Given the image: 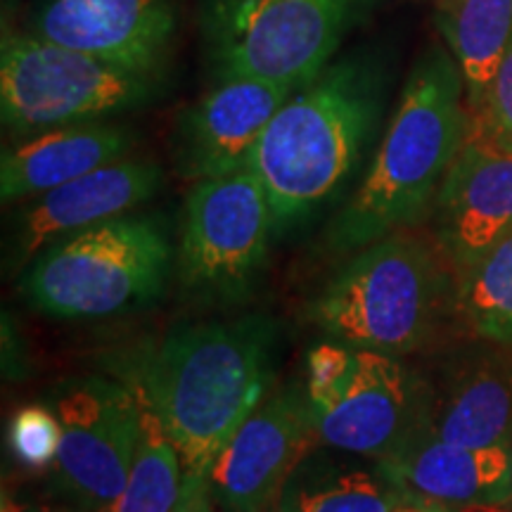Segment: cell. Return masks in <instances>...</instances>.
I'll return each mask as SVG.
<instances>
[{
	"mask_svg": "<svg viewBox=\"0 0 512 512\" xmlns=\"http://www.w3.org/2000/svg\"><path fill=\"white\" fill-rule=\"evenodd\" d=\"M275 332L266 316L185 325L169 332L138 366L133 384L174 439L185 479H207L226 441L264 401Z\"/></svg>",
	"mask_w": 512,
	"mask_h": 512,
	"instance_id": "cell-1",
	"label": "cell"
},
{
	"mask_svg": "<svg viewBox=\"0 0 512 512\" xmlns=\"http://www.w3.org/2000/svg\"><path fill=\"white\" fill-rule=\"evenodd\" d=\"M467 133L470 110L463 74L456 57L432 46L413 64L366 181L330 223V245L356 252L413 228L437 200Z\"/></svg>",
	"mask_w": 512,
	"mask_h": 512,
	"instance_id": "cell-2",
	"label": "cell"
},
{
	"mask_svg": "<svg viewBox=\"0 0 512 512\" xmlns=\"http://www.w3.org/2000/svg\"><path fill=\"white\" fill-rule=\"evenodd\" d=\"M384 107V76L368 57L328 64L275 112L247 166L268 192L278 230L311 216L347 183Z\"/></svg>",
	"mask_w": 512,
	"mask_h": 512,
	"instance_id": "cell-3",
	"label": "cell"
},
{
	"mask_svg": "<svg viewBox=\"0 0 512 512\" xmlns=\"http://www.w3.org/2000/svg\"><path fill=\"white\" fill-rule=\"evenodd\" d=\"M356 252L313 302L325 335L399 358L432 344L458 309V271L439 240L399 230Z\"/></svg>",
	"mask_w": 512,
	"mask_h": 512,
	"instance_id": "cell-4",
	"label": "cell"
},
{
	"mask_svg": "<svg viewBox=\"0 0 512 512\" xmlns=\"http://www.w3.org/2000/svg\"><path fill=\"white\" fill-rule=\"evenodd\" d=\"M171 247L157 221L119 216L53 242L31 261L22 292L55 318H102L164 290Z\"/></svg>",
	"mask_w": 512,
	"mask_h": 512,
	"instance_id": "cell-5",
	"label": "cell"
},
{
	"mask_svg": "<svg viewBox=\"0 0 512 512\" xmlns=\"http://www.w3.org/2000/svg\"><path fill=\"white\" fill-rule=\"evenodd\" d=\"M157 74L117 67L36 34H10L0 50L5 128L38 133L133 110L155 93Z\"/></svg>",
	"mask_w": 512,
	"mask_h": 512,
	"instance_id": "cell-6",
	"label": "cell"
},
{
	"mask_svg": "<svg viewBox=\"0 0 512 512\" xmlns=\"http://www.w3.org/2000/svg\"><path fill=\"white\" fill-rule=\"evenodd\" d=\"M349 0H221L219 74L283 83L316 81L335 55Z\"/></svg>",
	"mask_w": 512,
	"mask_h": 512,
	"instance_id": "cell-7",
	"label": "cell"
},
{
	"mask_svg": "<svg viewBox=\"0 0 512 512\" xmlns=\"http://www.w3.org/2000/svg\"><path fill=\"white\" fill-rule=\"evenodd\" d=\"M273 230L268 192L249 166L197 181L185 200L181 278L197 290L238 294L266 261Z\"/></svg>",
	"mask_w": 512,
	"mask_h": 512,
	"instance_id": "cell-8",
	"label": "cell"
},
{
	"mask_svg": "<svg viewBox=\"0 0 512 512\" xmlns=\"http://www.w3.org/2000/svg\"><path fill=\"white\" fill-rule=\"evenodd\" d=\"M62 439L55 486L86 512H105L124 491L138 439V396L105 377L74 380L57 394Z\"/></svg>",
	"mask_w": 512,
	"mask_h": 512,
	"instance_id": "cell-9",
	"label": "cell"
},
{
	"mask_svg": "<svg viewBox=\"0 0 512 512\" xmlns=\"http://www.w3.org/2000/svg\"><path fill=\"white\" fill-rule=\"evenodd\" d=\"M316 444V415L304 387L264 396L209 465L211 501L223 512H264Z\"/></svg>",
	"mask_w": 512,
	"mask_h": 512,
	"instance_id": "cell-10",
	"label": "cell"
},
{
	"mask_svg": "<svg viewBox=\"0 0 512 512\" xmlns=\"http://www.w3.org/2000/svg\"><path fill=\"white\" fill-rule=\"evenodd\" d=\"M427 411L425 384L399 356L356 349L354 366L335 399L313 415L325 448L382 460L425 430Z\"/></svg>",
	"mask_w": 512,
	"mask_h": 512,
	"instance_id": "cell-11",
	"label": "cell"
},
{
	"mask_svg": "<svg viewBox=\"0 0 512 512\" xmlns=\"http://www.w3.org/2000/svg\"><path fill=\"white\" fill-rule=\"evenodd\" d=\"M292 88L249 76H223L219 86L202 95L178 117L174 159L178 174L204 181L247 166L275 112Z\"/></svg>",
	"mask_w": 512,
	"mask_h": 512,
	"instance_id": "cell-12",
	"label": "cell"
},
{
	"mask_svg": "<svg viewBox=\"0 0 512 512\" xmlns=\"http://www.w3.org/2000/svg\"><path fill=\"white\" fill-rule=\"evenodd\" d=\"M176 31L174 0H46L34 34L143 74H159Z\"/></svg>",
	"mask_w": 512,
	"mask_h": 512,
	"instance_id": "cell-13",
	"label": "cell"
},
{
	"mask_svg": "<svg viewBox=\"0 0 512 512\" xmlns=\"http://www.w3.org/2000/svg\"><path fill=\"white\" fill-rule=\"evenodd\" d=\"M159 185L162 169L155 162L121 157L36 197L19 219L17 264L34 261L57 240L128 214L150 200Z\"/></svg>",
	"mask_w": 512,
	"mask_h": 512,
	"instance_id": "cell-14",
	"label": "cell"
},
{
	"mask_svg": "<svg viewBox=\"0 0 512 512\" xmlns=\"http://www.w3.org/2000/svg\"><path fill=\"white\" fill-rule=\"evenodd\" d=\"M512 233V155L467 140L437 192V240L460 273Z\"/></svg>",
	"mask_w": 512,
	"mask_h": 512,
	"instance_id": "cell-15",
	"label": "cell"
},
{
	"mask_svg": "<svg viewBox=\"0 0 512 512\" xmlns=\"http://www.w3.org/2000/svg\"><path fill=\"white\" fill-rule=\"evenodd\" d=\"M377 463L413 498L491 508L508 479L510 446L475 448L418 432Z\"/></svg>",
	"mask_w": 512,
	"mask_h": 512,
	"instance_id": "cell-16",
	"label": "cell"
},
{
	"mask_svg": "<svg viewBox=\"0 0 512 512\" xmlns=\"http://www.w3.org/2000/svg\"><path fill=\"white\" fill-rule=\"evenodd\" d=\"M131 131L102 121L57 126L31 133L0 159L3 202L36 200L74 178L117 162L131 150Z\"/></svg>",
	"mask_w": 512,
	"mask_h": 512,
	"instance_id": "cell-17",
	"label": "cell"
},
{
	"mask_svg": "<svg viewBox=\"0 0 512 512\" xmlns=\"http://www.w3.org/2000/svg\"><path fill=\"white\" fill-rule=\"evenodd\" d=\"M463 446H508L512 434V358L489 354L453 375L441 399H430L425 430Z\"/></svg>",
	"mask_w": 512,
	"mask_h": 512,
	"instance_id": "cell-18",
	"label": "cell"
},
{
	"mask_svg": "<svg viewBox=\"0 0 512 512\" xmlns=\"http://www.w3.org/2000/svg\"><path fill=\"white\" fill-rule=\"evenodd\" d=\"M344 451H311L294 467L273 512H392L408 494L382 465Z\"/></svg>",
	"mask_w": 512,
	"mask_h": 512,
	"instance_id": "cell-19",
	"label": "cell"
},
{
	"mask_svg": "<svg viewBox=\"0 0 512 512\" xmlns=\"http://www.w3.org/2000/svg\"><path fill=\"white\" fill-rule=\"evenodd\" d=\"M437 27L465 79L475 114L512 46V0H439Z\"/></svg>",
	"mask_w": 512,
	"mask_h": 512,
	"instance_id": "cell-20",
	"label": "cell"
},
{
	"mask_svg": "<svg viewBox=\"0 0 512 512\" xmlns=\"http://www.w3.org/2000/svg\"><path fill=\"white\" fill-rule=\"evenodd\" d=\"M138 396V439L124 491L105 512H171L181 501L185 472L174 439L143 389Z\"/></svg>",
	"mask_w": 512,
	"mask_h": 512,
	"instance_id": "cell-21",
	"label": "cell"
},
{
	"mask_svg": "<svg viewBox=\"0 0 512 512\" xmlns=\"http://www.w3.org/2000/svg\"><path fill=\"white\" fill-rule=\"evenodd\" d=\"M458 309L477 337L512 347V233L458 273Z\"/></svg>",
	"mask_w": 512,
	"mask_h": 512,
	"instance_id": "cell-22",
	"label": "cell"
},
{
	"mask_svg": "<svg viewBox=\"0 0 512 512\" xmlns=\"http://www.w3.org/2000/svg\"><path fill=\"white\" fill-rule=\"evenodd\" d=\"M62 427L55 411L41 403H29L12 415L8 427V448L12 458L27 470L41 472L55 465L60 451Z\"/></svg>",
	"mask_w": 512,
	"mask_h": 512,
	"instance_id": "cell-23",
	"label": "cell"
},
{
	"mask_svg": "<svg viewBox=\"0 0 512 512\" xmlns=\"http://www.w3.org/2000/svg\"><path fill=\"white\" fill-rule=\"evenodd\" d=\"M467 140L512 155V46L498 67L482 107L470 114Z\"/></svg>",
	"mask_w": 512,
	"mask_h": 512,
	"instance_id": "cell-24",
	"label": "cell"
},
{
	"mask_svg": "<svg viewBox=\"0 0 512 512\" xmlns=\"http://www.w3.org/2000/svg\"><path fill=\"white\" fill-rule=\"evenodd\" d=\"M356 347L344 342H323L313 347L306 356V380L304 389L309 396L313 411L328 406L335 399L351 366H354Z\"/></svg>",
	"mask_w": 512,
	"mask_h": 512,
	"instance_id": "cell-25",
	"label": "cell"
},
{
	"mask_svg": "<svg viewBox=\"0 0 512 512\" xmlns=\"http://www.w3.org/2000/svg\"><path fill=\"white\" fill-rule=\"evenodd\" d=\"M171 512H219L209 496L207 479H185L181 501Z\"/></svg>",
	"mask_w": 512,
	"mask_h": 512,
	"instance_id": "cell-26",
	"label": "cell"
},
{
	"mask_svg": "<svg viewBox=\"0 0 512 512\" xmlns=\"http://www.w3.org/2000/svg\"><path fill=\"white\" fill-rule=\"evenodd\" d=\"M0 512H86L76 505H53V503H34V501H17L8 491H3Z\"/></svg>",
	"mask_w": 512,
	"mask_h": 512,
	"instance_id": "cell-27",
	"label": "cell"
},
{
	"mask_svg": "<svg viewBox=\"0 0 512 512\" xmlns=\"http://www.w3.org/2000/svg\"><path fill=\"white\" fill-rule=\"evenodd\" d=\"M392 512H451V510L441 503H432V501H422V498L406 496Z\"/></svg>",
	"mask_w": 512,
	"mask_h": 512,
	"instance_id": "cell-28",
	"label": "cell"
},
{
	"mask_svg": "<svg viewBox=\"0 0 512 512\" xmlns=\"http://www.w3.org/2000/svg\"><path fill=\"white\" fill-rule=\"evenodd\" d=\"M510 472H508V479H505V484L501 486V491H498L496 496V503L491 505L494 510H512V434H510Z\"/></svg>",
	"mask_w": 512,
	"mask_h": 512,
	"instance_id": "cell-29",
	"label": "cell"
}]
</instances>
